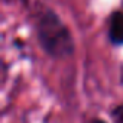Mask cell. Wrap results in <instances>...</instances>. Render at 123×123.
I'll return each mask as SVG.
<instances>
[{
	"label": "cell",
	"instance_id": "6da1fadb",
	"mask_svg": "<svg viewBox=\"0 0 123 123\" xmlns=\"http://www.w3.org/2000/svg\"><path fill=\"white\" fill-rule=\"evenodd\" d=\"M35 32L42 51L52 59H67L75 52V42L70 28L51 7L38 13Z\"/></svg>",
	"mask_w": 123,
	"mask_h": 123
},
{
	"label": "cell",
	"instance_id": "7a4b0ae2",
	"mask_svg": "<svg viewBox=\"0 0 123 123\" xmlns=\"http://www.w3.org/2000/svg\"><path fill=\"white\" fill-rule=\"evenodd\" d=\"M109 42L113 46H123V10H113L109 18Z\"/></svg>",
	"mask_w": 123,
	"mask_h": 123
},
{
	"label": "cell",
	"instance_id": "277c9868",
	"mask_svg": "<svg viewBox=\"0 0 123 123\" xmlns=\"http://www.w3.org/2000/svg\"><path fill=\"white\" fill-rule=\"evenodd\" d=\"M91 123H107V122H104L103 119H93Z\"/></svg>",
	"mask_w": 123,
	"mask_h": 123
},
{
	"label": "cell",
	"instance_id": "5b68a950",
	"mask_svg": "<svg viewBox=\"0 0 123 123\" xmlns=\"http://www.w3.org/2000/svg\"><path fill=\"white\" fill-rule=\"evenodd\" d=\"M120 84L123 86V68H122V74H120Z\"/></svg>",
	"mask_w": 123,
	"mask_h": 123
},
{
	"label": "cell",
	"instance_id": "3957f363",
	"mask_svg": "<svg viewBox=\"0 0 123 123\" xmlns=\"http://www.w3.org/2000/svg\"><path fill=\"white\" fill-rule=\"evenodd\" d=\"M110 117H111L113 123H123V103L117 104V106H114L111 109Z\"/></svg>",
	"mask_w": 123,
	"mask_h": 123
}]
</instances>
